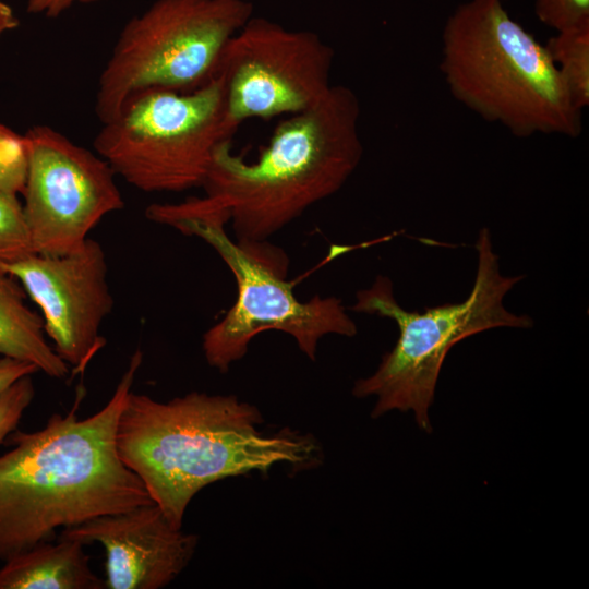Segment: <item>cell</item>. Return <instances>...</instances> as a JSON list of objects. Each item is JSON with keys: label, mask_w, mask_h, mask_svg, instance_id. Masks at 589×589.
<instances>
[{"label": "cell", "mask_w": 589, "mask_h": 589, "mask_svg": "<svg viewBox=\"0 0 589 589\" xmlns=\"http://www.w3.org/2000/svg\"><path fill=\"white\" fill-rule=\"evenodd\" d=\"M333 48L317 34L252 16L228 41L216 73L230 124L238 130L249 119L313 107L333 85Z\"/></svg>", "instance_id": "9"}, {"label": "cell", "mask_w": 589, "mask_h": 589, "mask_svg": "<svg viewBox=\"0 0 589 589\" xmlns=\"http://www.w3.org/2000/svg\"><path fill=\"white\" fill-rule=\"evenodd\" d=\"M38 305L46 335L58 356L83 374L106 345L100 326L113 299L107 283V262L100 243L92 238L63 255L31 253L0 262Z\"/></svg>", "instance_id": "11"}, {"label": "cell", "mask_w": 589, "mask_h": 589, "mask_svg": "<svg viewBox=\"0 0 589 589\" xmlns=\"http://www.w3.org/2000/svg\"><path fill=\"white\" fill-rule=\"evenodd\" d=\"M142 361L137 349L112 396L94 414L80 419L77 399L41 429L15 430L7 437L13 447L0 456V561L52 541L60 528L154 503L121 460L116 441Z\"/></svg>", "instance_id": "1"}, {"label": "cell", "mask_w": 589, "mask_h": 589, "mask_svg": "<svg viewBox=\"0 0 589 589\" xmlns=\"http://www.w3.org/2000/svg\"><path fill=\"white\" fill-rule=\"evenodd\" d=\"M35 253L16 194L0 192V262Z\"/></svg>", "instance_id": "16"}, {"label": "cell", "mask_w": 589, "mask_h": 589, "mask_svg": "<svg viewBox=\"0 0 589 589\" xmlns=\"http://www.w3.org/2000/svg\"><path fill=\"white\" fill-rule=\"evenodd\" d=\"M24 136L22 208L33 250L45 255L73 252L101 218L123 208L116 173L97 153L49 125L32 127Z\"/></svg>", "instance_id": "10"}, {"label": "cell", "mask_w": 589, "mask_h": 589, "mask_svg": "<svg viewBox=\"0 0 589 589\" xmlns=\"http://www.w3.org/2000/svg\"><path fill=\"white\" fill-rule=\"evenodd\" d=\"M478 267L469 296L459 303L407 311L396 301L392 280L377 276L369 288L356 294L354 312L393 320L399 329L394 348L386 352L376 371L354 383L358 398L375 397L372 418L389 411H411L418 426L431 432L430 408L443 362L457 342L496 328H531L529 315L509 312L503 305L506 293L524 276H504L493 252L491 233L482 228L476 242Z\"/></svg>", "instance_id": "5"}, {"label": "cell", "mask_w": 589, "mask_h": 589, "mask_svg": "<svg viewBox=\"0 0 589 589\" xmlns=\"http://www.w3.org/2000/svg\"><path fill=\"white\" fill-rule=\"evenodd\" d=\"M37 372L38 369L31 363L0 357V394L19 378Z\"/></svg>", "instance_id": "20"}, {"label": "cell", "mask_w": 589, "mask_h": 589, "mask_svg": "<svg viewBox=\"0 0 589 589\" xmlns=\"http://www.w3.org/2000/svg\"><path fill=\"white\" fill-rule=\"evenodd\" d=\"M252 16L249 0H156L123 26L100 73V122L145 93H185L209 82L228 41Z\"/></svg>", "instance_id": "7"}, {"label": "cell", "mask_w": 589, "mask_h": 589, "mask_svg": "<svg viewBox=\"0 0 589 589\" xmlns=\"http://www.w3.org/2000/svg\"><path fill=\"white\" fill-rule=\"evenodd\" d=\"M97 1L100 0H27V12L46 17H58L74 4Z\"/></svg>", "instance_id": "21"}, {"label": "cell", "mask_w": 589, "mask_h": 589, "mask_svg": "<svg viewBox=\"0 0 589 589\" xmlns=\"http://www.w3.org/2000/svg\"><path fill=\"white\" fill-rule=\"evenodd\" d=\"M0 357L35 365L53 378L69 375V365L47 341L43 317L25 302V290L0 268Z\"/></svg>", "instance_id": "14"}, {"label": "cell", "mask_w": 589, "mask_h": 589, "mask_svg": "<svg viewBox=\"0 0 589 589\" xmlns=\"http://www.w3.org/2000/svg\"><path fill=\"white\" fill-rule=\"evenodd\" d=\"M27 171V146L21 135L0 123V192L22 194Z\"/></svg>", "instance_id": "17"}, {"label": "cell", "mask_w": 589, "mask_h": 589, "mask_svg": "<svg viewBox=\"0 0 589 589\" xmlns=\"http://www.w3.org/2000/svg\"><path fill=\"white\" fill-rule=\"evenodd\" d=\"M85 544L61 537L41 542L3 562L0 589H104L91 568Z\"/></svg>", "instance_id": "13"}, {"label": "cell", "mask_w": 589, "mask_h": 589, "mask_svg": "<svg viewBox=\"0 0 589 589\" xmlns=\"http://www.w3.org/2000/svg\"><path fill=\"white\" fill-rule=\"evenodd\" d=\"M223 80L185 93L153 91L130 101L94 140L116 175L144 192L202 187L217 147L231 140Z\"/></svg>", "instance_id": "8"}, {"label": "cell", "mask_w": 589, "mask_h": 589, "mask_svg": "<svg viewBox=\"0 0 589 589\" xmlns=\"http://www.w3.org/2000/svg\"><path fill=\"white\" fill-rule=\"evenodd\" d=\"M359 119L356 93L332 85L316 105L281 120L255 159L223 142L201 197L227 215L237 241H267L354 172L363 155Z\"/></svg>", "instance_id": "3"}, {"label": "cell", "mask_w": 589, "mask_h": 589, "mask_svg": "<svg viewBox=\"0 0 589 589\" xmlns=\"http://www.w3.org/2000/svg\"><path fill=\"white\" fill-rule=\"evenodd\" d=\"M262 423L260 410L233 395L191 392L159 401L131 390L117 424V449L167 519L182 528L190 502L211 483L318 461L312 436L288 429L267 434Z\"/></svg>", "instance_id": "2"}, {"label": "cell", "mask_w": 589, "mask_h": 589, "mask_svg": "<svg viewBox=\"0 0 589 589\" xmlns=\"http://www.w3.org/2000/svg\"><path fill=\"white\" fill-rule=\"evenodd\" d=\"M155 223L170 226L208 243L237 281V299L225 316L205 332L202 349L206 362L220 372L242 359L251 340L262 332L290 335L299 349L315 360L318 341L328 334L351 337L357 326L336 297L314 296L300 301L287 277L286 254L263 242L232 240L223 212L161 206Z\"/></svg>", "instance_id": "6"}, {"label": "cell", "mask_w": 589, "mask_h": 589, "mask_svg": "<svg viewBox=\"0 0 589 589\" xmlns=\"http://www.w3.org/2000/svg\"><path fill=\"white\" fill-rule=\"evenodd\" d=\"M441 71L450 94L514 136L577 137L576 108L545 48L515 21L502 0H468L442 32Z\"/></svg>", "instance_id": "4"}, {"label": "cell", "mask_w": 589, "mask_h": 589, "mask_svg": "<svg viewBox=\"0 0 589 589\" xmlns=\"http://www.w3.org/2000/svg\"><path fill=\"white\" fill-rule=\"evenodd\" d=\"M61 537L103 545L107 589H159L192 560L199 538L175 527L155 504L99 516Z\"/></svg>", "instance_id": "12"}, {"label": "cell", "mask_w": 589, "mask_h": 589, "mask_svg": "<svg viewBox=\"0 0 589 589\" xmlns=\"http://www.w3.org/2000/svg\"><path fill=\"white\" fill-rule=\"evenodd\" d=\"M534 12L556 32L589 25V0H536Z\"/></svg>", "instance_id": "18"}, {"label": "cell", "mask_w": 589, "mask_h": 589, "mask_svg": "<svg viewBox=\"0 0 589 589\" xmlns=\"http://www.w3.org/2000/svg\"><path fill=\"white\" fill-rule=\"evenodd\" d=\"M34 396L32 375L19 378L0 394V444L16 430Z\"/></svg>", "instance_id": "19"}, {"label": "cell", "mask_w": 589, "mask_h": 589, "mask_svg": "<svg viewBox=\"0 0 589 589\" xmlns=\"http://www.w3.org/2000/svg\"><path fill=\"white\" fill-rule=\"evenodd\" d=\"M20 24L13 10L2 0H0V39L7 33L16 28Z\"/></svg>", "instance_id": "22"}, {"label": "cell", "mask_w": 589, "mask_h": 589, "mask_svg": "<svg viewBox=\"0 0 589 589\" xmlns=\"http://www.w3.org/2000/svg\"><path fill=\"white\" fill-rule=\"evenodd\" d=\"M574 106L589 105V25L557 32L544 45Z\"/></svg>", "instance_id": "15"}]
</instances>
